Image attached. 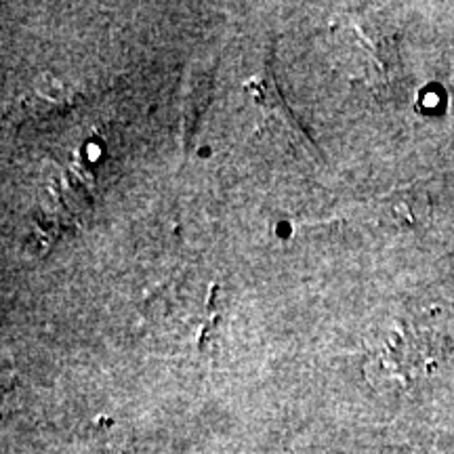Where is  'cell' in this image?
Returning <instances> with one entry per match:
<instances>
[{
    "label": "cell",
    "instance_id": "obj_1",
    "mask_svg": "<svg viewBox=\"0 0 454 454\" xmlns=\"http://www.w3.org/2000/svg\"><path fill=\"white\" fill-rule=\"evenodd\" d=\"M435 340L417 326H397L374 354V364L389 381L408 383L419 371H427Z\"/></svg>",
    "mask_w": 454,
    "mask_h": 454
}]
</instances>
